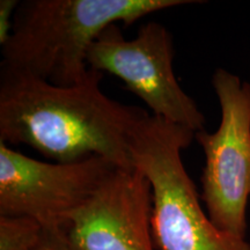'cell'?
I'll use <instances>...</instances> for the list:
<instances>
[{
	"instance_id": "obj_1",
	"label": "cell",
	"mask_w": 250,
	"mask_h": 250,
	"mask_svg": "<svg viewBox=\"0 0 250 250\" xmlns=\"http://www.w3.org/2000/svg\"><path fill=\"white\" fill-rule=\"evenodd\" d=\"M102 72L89 70L73 86H57L0 67V142L26 145L54 162L101 156L132 168V142L149 116L101 89Z\"/></svg>"
},
{
	"instance_id": "obj_2",
	"label": "cell",
	"mask_w": 250,
	"mask_h": 250,
	"mask_svg": "<svg viewBox=\"0 0 250 250\" xmlns=\"http://www.w3.org/2000/svg\"><path fill=\"white\" fill-rule=\"evenodd\" d=\"M196 0H24L11 36L1 46V66L52 85L73 86L87 77V55L111 24L131 26L164 9Z\"/></svg>"
},
{
	"instance_id": "obj_3",
	"label": "cell",
	"mask_w": 250,
	"mask_h": 250,
	"mask_svg": "<svg viewBox=\"0 0 250 250\" xmlns=\"http://www.w3.org/2000/svg\"><path fill=\"white\" fill-rule=\"evenodd\" d=\"M196 133L152 115L139 125L132 142L134 167L152 188L151 227L159 250H250L246 239L220 230L203 210L188 175L182 151Z\"/></svg>"
},
{
	"instance_id": "obj_4",
	"label": "cell",
	"mask_w": 250,
	"mask_h": 250,
	"mask_svg": "<svg viewBox=\"0 0 250 250\" xmlns=\"http://www.w3.org/2000/svg\"><path fill=\"white\" fill-rule=\"evenodd\" d=\"M212 86L221 109L220 125L213 133L202 130L195 136L205 155L202 199L215 227L246 239L250 198V83L217 68Z\"/></svg>"
},
{
	"instance_id": "obj_5",
	"label": "cell",
	"mask_w": 250,
	"mask_h": 250,
	"mask_svg": "<svg viewBox=\"0 0 250 250\" xmlns=\"http://www.w3.org/2000/svg\"><path fill=\"white\" fill-rule=\"evenodd\" d=\"M174 57L173 34L162 23L143 24L131 40L118 24H111L94 41L87 65L121 79L151 109L152 116L197 133L204 130V114L179 83Z\"/></svg>"
},
{
	"instance_id": "obj_6",
	"label": "cell",
	"mask_w": 250,
	"mask_h": 250,
	"mask_svg": "<svg viewBox=\"0 0 250 250\" xmlns=\"http://www.w3.org/2000/svg\"><path fill=\"white\" fill-rule=\"evenodd\" d=\"M117 168L107 159L44 162L0 142V215H21L65 228L74 211Z\"/></svg>"
},
{
	"instance_id": "obj_7",
	"label": "cell",
	"mask_w": 250,
	"mask_h": 250,
	"mask_svg": "<svg viewBox=\"0 0 250 250\" xmlns=\"http://www.w3.org/2000/svg\"><path fill=\"white\" fill-rule=\"evenodd\" d=\"M152 188L139 168L117 167L64 228L76 250H154Z\"/></svg>"
},
{
	"instance_id": "obj_8",
	"label": "cell",
	"mask_w": 250,
	"mask_h": 250,
	"mask_svg": "<svg viewBox=\"0 0 250 250\" xmlns=\"http://www.w3.org/2000/svg\"><path fill=\"white\" fill-rule=\"evenodd\" d=\"M44 227L21 215H0V250H31L40 241Z\"/></svg>"
},
{
	"instance_id": "obj_9",
	"label": "cell",
	"mask_w": 250,
	"mask_h": 250,
	"mask_svg": "<svg viewBox=\"0 0 250 250\" xmlns=\"http://www.w3.org/2000/svg\"><path fill=\"white\" fill-rule=\"evenodd\" d=\"M31 250H76L68 241L64 228H44L40 241Z\"/></svg>"
},
{
	"instance_id": "obj_10",
	"label": "cell",
	"mask_w": 250,
	"mask_h": 250,
	"mask_svg": "<svg viewBox=\"0 0 250 250\" xmlns=\"http://www.w3.org/2000/svg\"><path fill=\"white\" fill-rule=\"evenodd\" d=\"M20 5L19 0H0V45H5L9 36H11L12 28L15 12Z\"/></svg>"
}]
</instances>
